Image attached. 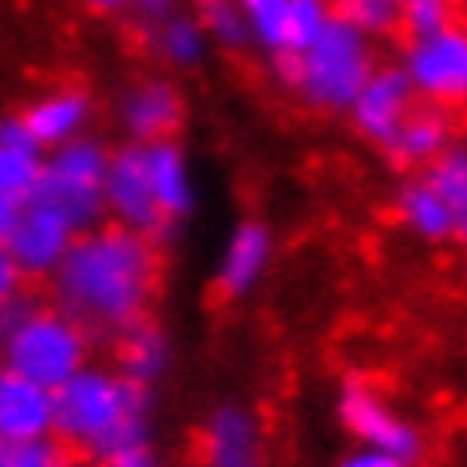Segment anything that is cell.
Wrapping results in <instances>:
<instances>
[{
  "instance_id": "24",
  "label": "cell",
  "mask_w": 467,
  "mask_h": 467,
  "mask_svg": "<svg viewBox=\"0 0 467 467\" xmlns=\"http://www.w3.org/2000/svg\"><path fill=\"white\" fill-rule=\"evenodd\" d=\"M329 16H333L329 0H289V8H285V48H282V56L306 52L309 44L321 36V28L329 25Z\"/></svg>"
},
{
  "instance_id": "28",
  "label": "cell",
  "mask_w": 467,
  "mask_h": 467,
  "mask_svg": "<svg viewBox=\"0 0 467 467\" xmlns=\"http://www.w3.org/2000/svg\"><path fill=\"white\" fill-rule=\"evenodd\" d=\"M25 297V274L16 270L13 254H8V246L0 242V313H5L13 301Z\"/></svg>"
},
{
  "instance_id": "15",
  "label": "cell",
  "mask_w": 467,
  "mask_h": 467,
  "mask_svg": "<svg viewBox=\"0 0 467 467\" xmlns=\"http://www.w3.org/2000/svg\"><path fill=\"white\" fill-rule=\"evenodd\" d=\"M143 167H147V182H150V194H155L159 214L174 234L194 214V174L186 167L182 147L174 139L143 143Z\"/></svg>"
},
{
  "instance_id": "32",
  "label": "cell",
  "mask_w": 467,
  "mask_h": 467,
  "mask_svg": "<svg viewBox=\"0 0 467 467\" xmlns=\"http://www.w3.org/2000/svg\"><path fill=\"white\" fill-rule=\"evenodd\" d=\"M91 8H99V13H123V8H131L135 0H88Z\"/></svg>"
},
{
  "instance_id": "2",
  "label": "cell",
  "mask_w": 467,
  "mask_h": 467,
  "mask_svg": "<svg viewBox=\"0 0 467 467\" xmlns=\"http://www.w3.org/2000/svg\"><path fill=\"white\" fill-rule=\"evenodd\" d=\"M56 431L72 455L103 460V455L147 448L150 436V392L123 377L119 368L84 365L52 392Z\"/></svg>"
},
{
  "instance_id": "14",
  "label": "cell",
  "mask_w": 467,
  "mask_h": 467,
  "mask_svg": "<svg viewBox=\"0 0 467 467\" xmlns=\"http://www.w3.org/2000/svg\"><path fill=\"white\" fill-rule=\"evenodd\" d=\"M270 262H274V234L265 230L262 222H242V226H234V234L218 254V265H214L218 294H226V297L254 294V289L262 285V277L270 274Z\"/></svg>"
},
{
  "instance_id": "7",
  "label": "cell",
  "mask_w": 467,
  "mask_h": 467,
  "mask_svg": "<svg viewBox=\"0 0 467 467\" xmlns=\"http://www.w3.org/2000/svg\"><path fill=\"white\" fill-rule=\"evenodd\" d=\"M408 84L424 103H460L467 91V36L455 25L440 36H424V40H408L404 48V67Z\"/></svg>"
},
{
  "instance_id": "23",
  "label": "cell",
  "mask_w": 467,
  "mask_h": 467,
  "mask_svg": "<svg viewBox=\"0 0 467 467\" xmlns=\"http://www.w3.org/2000/svg\"><path fill=\"white\" fill-rule=\"evenodd\" d=\"M424 179H428L431 191L467 222V155H463V147L451 143L440 159H431L424 167Z\"/></svg>"
},
{
  "instance_id": "3",
  "label": "cell",
  "mask_w": 467,
  "mask_h": 467,
  "mask_svg": "<svg viewBox=\"0 0 467 467\" xmlns=\"http://www.w3.org/2000/svg\"><path fill=\"white\" fill-rule=\"evenodd\" d=\"M84 365H91V333L64 309L20 297L0 313V368L5 372H16L56 392Z\"/></svg>"
},
{
  "instance_id": "6",
  "label": "cell",
  "mask_w": 467,
  "mask_h": 467,
  "mask_svg": "<svg viewBox=\"0 0 467 467\" xmlns=\"http://www.w3.org/2000/svg\"><path fill=\"white\" fill-rule=\"evenodd\" d=\"M337 416L341 428L357 440V448L365 451H380V455H396V460L416 463L424 451V436H420L416 420H408L377 384L348 377L337 392Z\"/></svg>"
},
{
  "instance_id": "18",
  "label": "cell",
  "mask_w": 467,
  "mask_h": 467,
  "mask_svg": "<svg viewBox=\"0 0 467 467\" xmlns=\"http://www.w3.org/2000/svg\"><path fill=\"white\" fill-rule=\"evenodd\" d=\"M171 337L159 329L155 321H135L123 333H115V365L127 380L139 389H155V384L171 372Z\"/></svg>"
},
{
  "instance_id": "10",
  "label": "cell",
  "mask_w": 467,
  "mask_h": 467,
  "mask_svg": "<svg viewBox=\"0 0 467 467\" xmlns=\"http://www.w3.org/2000/svg\"><path fill=\"white\" fill-rule=\"evenodd\" d=\"M202 467H265V428L246 404H218L198 436Z\"/></svg>"
},
{
  "instance_id": "20",
  "label": "cell",
  "mask_w": 467,
  "mask_h": 467,
  "mask_svg": "<svg viewBox=\"0 0 467 467\" xmlns=\"http://www.w3.org/2000/svg\"><path fill=\"white\" fill-rule=\"evenodd\" d=\"M451 147V119L436 103H416L400 123V131L392 135V143L384 147V155L400 167H428L431 159H440Z\"/></svg>"
},
{
  "instance_id": "26",
  "label": "cell",
  "mask_w": 467,
  "mask_h": 467,
  "mask_svg": "<svg viewBox=\"0 0 467 467\" xmlns=\"http://www.w3.org/2000/svg\"><path fill=\"white\" fill-rule=\"evenodd\" d=\"M0 467H79V463L52 436V440H32V443H0Z\"/></svg>"
},
{
  "instance_id": "33",
  "label": "cell",
  "mask_w": 467,
  "mask_h": 467,
  "mask_svg": "<svg viewBox=\"0 0 467 467\" xmlns=\"http://www.w3.org/2000/svg\"><path fill=\"white\" fill-rule=\"evenodd\" d=\"M396 5H408V0H396Z\"/></svg>"
},
{
  "instance_id": "16",
  "label": "cell",
  "mask_w": 467,
  "mask_h": 467,
  "mask_svg": "<svg viewBox=\"0 0 467 467\" xmlns=\"http://www.w3.org/2000/svg\"><path fill=\"white\" fill-rule=\"evenodd\" d=\"M182 123V96L167 79H147L123 96V127L131 143H155L171 139Z\"/></svg>"
},
{
  "instance_id": "27",
  "label": "cell",
  "mask_w": 467,
  "mask_h": 467,
  "mask_svg": "<svg viewBox=\"0 0 467 467\" xmlns=\"http://www.w3.org/2000/svg\"><path fill=\"white\" fill-rule=\"evenodd\" d=\"M198 25H202L206 36L230 44V48H238V44L250 40L238 0H202V16H198Z\"/></svg>"
},
{
  "instance_id": "29",
  "label": "cell",
  "mask_w": 467,
  "mask_h": 467,
  "mask_svg": "<svg viewBox=\"0 0 467 467\" xmlns=\"http://www.w3.org/2000/svg\"><path fill=\"white\" fill-rule=\"evenodd\" d=\"M91 467H162V463L155 460L150 448H127V451L103 455V460H91Z\"/></svg>"
},
{
  "instance_id": "30",
  "label": "cell",
  "mask_w": 467,
  "mask_h": 467,
  "mask_svg": "<svg viewBox=\"0 0 467 467\" xmlns=\"http://www.w3.org/2000/svg\"><path fill=\"white\" fill-rule=\"evenodd\" d=\"M337 467H416V463L396 460V455H380V451H365V448H357V451H348Z\"/></svg>"
},
{
  "instance_id": "19",
  "label": "cell",
  "mask_w": 467,
  "mask_h": 467,
  "mask_svg": "<svg viewBox=\"0 0 467 467\" xmlns=\"http://www.w3.org/2000/svg\"><path fill=\"white\" fill-rule=\"evenodd\" d=\"M396 214H400L408 234H416V238H424V242H455V238H463V226H467V222L431 191L424 174H416V179H408L400 186V194H396Z\"/></svg>"
},
{
  "instance_id": "25",
  "label": "cell",
  "mask_w": 467,
  "mask_h": 467,
  "mask_svg": "<svg viewBox=\"0 0 467 467\" xmlns=\"http://www.w3.org/2000/svg\"><path fill=\"white\" fill-rule=\"evenodd\" d=\"M448 28H455V0H408L400 5V32H408V40L440 36Z\"/></svg>"
},
{
  "instance_id": "1",
  "label": "cell",
  "mask_w": 467,
  "mask_h": 467,
  "mask_svg": "<svg viewBox=\"0 0 467 467\" xmlns=\"http://www.w3.org/2000/svg\"><path fill=\"white\" fill-rule=\"evenodd\" d=\"M159 242L115 226V222L91 226L76 234L64 262L48 277L52 306L79 321L88 333L115 337L127 325L147 317V306L159 289Z\"/></svg>"
},
{
  "instance_id": "31",
  "label": "cell",
  "mask_w": 467,
  "mask_h": 467,
  "mask_svg": "<svg viewBox=\"0 0 467 467\" xmlns=\"http://www.w3.org/2000/svg\"><path fill=\"white\" fill-rule=\"evenodd\" d=\"M171 5L174 0H135L131 8H139L147 20H162V16H171Z\"/></svg>"
},
{
  "instance_id": "13",
  "label": "cell",
  "mask_w": 467,
  "mask_h": 467,
  "mask_svg": "<svg viewBox=\"0 0 467 467\" xmlns=\"http://www.w3.org/2000/svg\"><path fill=\"white\" fill-rule=\"evenodd\" d=\"M56 400L52 389L0 368V443L52 440Z\"/></svg>"
},
{
  "instance_id": "11",
  "label": "cell",
  "mask_w": 467,
  "mask_h": 467,
  "mask_svg": "<svg viewBox=\"0 0 467 467\" xmlns=\"http://www.w3.org/2000/svg\"><path fill=\"white\" fill-rule=\"evenodd\" d=\"M40 162H44V150L28 135V127L20 123V115L0 119V242L8 238L13 222L28 206L32 191H36Z\"/></svg>"
},
{
  "instance_id": "22",
  "label": "cell",
  "mask_w": 467,
  "mask_h": 467,
  "mask_svg": "<svg viewBox=\"0 0 467 467\" xmlns=\"http://www.w3.org/2000/svg\"><path fill=\"white\" fill-rule=\"evenodd\" d=\"M329 8L337 20H345L365 40L400 32V5L396 0H329Z\"/></svg>"
},
{
  "instance_id": "4",
  "label": "cell",
  "mask_w": 467,
  "mask_h": 467,
  "mask_svg": "<svg viewBox=\"0 0 467 467\" xmlns=\"http://www.w3.org/2000/svg\"><path fill=\"white\" fill-rule=\"evenodd\" d=\"M285 88L317 111H348L357 91L372 76L368 40L345 20L329 16L321 36L297 56H277Z\"/></svg>"
},
{
  "instance_id": "8",
  "label": "cell",
  "mask_w": 467,
  "mask_h": 467,
  "mask_svg": "<svg viewBox=\"0 0 467 467\" xmlns=\"http://www.w3.org/2000/svg\"><path fill=\"white\" fill-rule=\"evenodd\" d=\"M103 214H111L115 226L135 230L150 242H162L171 234V226L162 222L155 194L147 182L143 167V143H131L123 150H115L108 159V179H103Z\"/></svg>"
},
{
  "instance_id": "21",
  "label": "cell",
  "mask_w": 467,
  "mask_h": 467,
  "mask_svg": "<svg viewBox=\"0 0 467 467\" xmlns=\"http://www.w3.org/2000/svg\"><path fill=\"white\" fill-rule=\"evenodd\" d=\"M150 44L155 52L162 56L167 64L174 67H191L206 56V32L194 16H162V20H150Z\"/></svg>"
},
{
  "instance_id": "5",
  "label": "cell",
  "mask_w": 467,
  "mask_h": 467,
  "mask_svg": "<svg viewBox=\"0 0 467 467\" xmlns=\"http://www.w3.org/2000/svg\"><path fill=\"white\" fill-rule=\"evenodd\" d=\"M108 159H111V150L96 143V139H72V143H64V147H52L40 162L32 198L60 210L79 234L99 226Z\"/></svg>"
},
{
  "instance_id": "12",
  "label": "cell",
  "mask_w": 467,
  "mask_h": 467,
  "mask_svg": "<svg viewBox=\"0 0 467 467\" xmlns=\"http://www.w3.org/2000/svg\"><path fill=\"white\" fill-rule=\"evenodd\" d=\"M412 108H416V91L400 67H384V72L372 67V76L365 79V88L357 91L348 115H353L357 131L384 150L392 143V135L400 131V123L408 119Z\"/></svg>"
},
{
  "instance_id": "9",
  "label": "cell",
  "mask_w": 467,
  "mask_h": 467,
  "mask_svg": "<svg viewBox=\"0 0 467 467\" xmlns=\"http://www.w3.org/2000/svg\"><path fill=\"white\" fill-rule=\"evenodd\" d=\"M76 226L67 222L60 210L36 202V198H28V206L20 210V218L13 222V230H8L5 246L13 254L16 270L28 277H52L56 265L64 262L67 246L76 242Z\"/></svg>"
},
{
  "instance_id": "17",
  "label": "cell",
  "mask_w": 467,
  "mask_h": 467,
  "mask_svg": "<svg viewBox=\"0 0 467 467\" xmlns=\"http://www.w3.org/2000/svg\"><path fill=\"white\" fill-rule=\"evenodd\" d=\"M20 123L28 127V135L40 143V150L64 147V143H72V139H84L88 123H91V99L76 88L48 91V96L36 99L20 115Z\"/></svg>"
}]
</instances>
